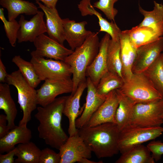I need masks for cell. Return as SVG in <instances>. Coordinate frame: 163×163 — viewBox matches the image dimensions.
Wrapping results in <instances>:
<instances>
[{"label": "cell", "instance_id": "277c9868", "mask_svg": "<svg viewBox=\"0 0 163 163\" xmlns=\"http://www.w3.org/2000/svg\"><path fill=\"white\" fill-rule=\"evenodd\" d=\"M117 90L136 103H150L163 97L143 73H133L131 78Z\"/></svg>", "mask_w": 163, "mask_h": 163}, {"label": "cell", "instance_id": "f35d334b", "mask_svg": "<svg viewBox=\"0 0 163 163\" xmlns=\"http://www.w3.org/2000/svg\"><path fill=\"white\" fill-rule=\"evenodd\" d=\"M7 121L6 115L3 114L0 115V138H2L6 135L10 131L7 125H6Z\"/></svg>", "mask_w": 163, "mask_h": 163}, {"label": "cell", "instance_id": "ee69618b", "mask_svg": "<svg viewBox=\"0 0 163 163\" xmlns=\"http://www.w3.org/2000/svg\"><path fill=\"white\" fill-rule=\"evenodd\" d=\"M161 117L163 119V110L162 113L161 115Z\"/></svg>", "mask_w": 163, "mask_h": 163}, {"label": "cell", "instance_id": "6da1fadb", "mask_svg": "<svg viewBox=\"0 0 163 163\" xmlns=\"http://www.w3.org/2000/svg\"><path fill=\"white\" fill-rule=\"evenodd\" d=\"M68 97L56 98L44 107H37L34 117L38 121L37 130L40 138L46 144L59 150L69 137L62 127L63 110Z\"/></svg>", "mask_w": 163, "mask_h": 163}, {"label": "cell", "instance_id": "e0dca14e", "mask_svg": "<svg viewBox=\"0 0 163 163\" xmlns=\"http://www.w3.org/2000/svg\"><path fill=\"white\" fill-rule=\"evenodd\" d=\"M122 74L124 81L129 79L133 74L132 68L136 57L137 48L131 41L129 30L122 31L119 37Z\"/></svg>", "mask_w": 163, "mask_h": 163}, {"label": "cell", "instance_id": "44dd1931", "mask_svg": "<svg viewBox=\"0 0 163 163\" xmlns=\"http://www.w3.org/2000/svg\"><path fill=\"white\" fill-rule=\"evenodd\" d=\"M81 15H95L98 19L100 27L99 32H104L108 34L111 39L114 41H119V37L122 31L115 22H109L102 16V15L94 8L91 3V0H82L78 5Z\"/></svg>", "mask_w": 163, "mask_h": 163}, {"label": "cell", "instance_id": "b9f144b4", "mask_svg": "<svg viewBox=\"0 0 163 163\" xmlns=\"http://www.w3.org/2000/svg\"><path fill=\"white\" fill-rule=\"evenodd\" d=\"M89 159L87 158H84L82 159L79 163H103L102 161H95L90 160Z\"/></svg>", "mask_w": 163, "mask_h": 163}, {"label": "cell", "instance_id": "603a6c76", "mask_svg": "<svg viewBox=\"0 0 163 163\" xmlns=\"http://www.w3.org/2000/svg\"><path fill=\"white\" fill-rule=\"evenodd\" d=\"M153 9L150 11L143 9L139 6V12L144 17L138 25L152 28L160 37L163 36V5L154 1Z\"/></svg>", "mask_w": 163, "mask_h": 163}, {"label": "cell", "instance_id": "e575fe53", "mask_svg": "<svg viewBox=\"0 0 163 163\" xmlns=\"http://www.w3.org/2000/svg\"><path fill=\"white\" fill-rule=\"evenodd\" d=\"M118 1L98 0L94 2L93 6L102 11L108 19L115 22V18L118 11L114 7V5Z\"/></svg>", "mask_w": 163, "mask_h": 163}, {"label": "cell", "instance_id": "f1b7e54d", "mask_svg": "<svg viewBox=\"0 0 163 163\" xmlns=\"http://www.w3.org/2000/svg\"><path fill=\"white\" fill-rule=\"evenodd\" d=\"M130 39L138 48L158 40L161 37L151 28L138 25L129 30Z\"/></svg>", "mask_w": 163, "mask_h": 163}, {"label": "cell", "instance_id": "8fae6325", "mask_svg": "<svg viewBox=\"0 0 163 163\" xmlns=\"http://www.w3.org/2000/svg\"><path fill=\"white\" fill-rule=\"evenodd\" d=\"M33 43L36 50L30 54L44 58L64 61L73 52L44 34L38 37Z\"/></svg>", "mask_w": 163, "mask_h": 163}, {"label": "cell", "instance_id": "cb8c5ba5", "mask_svg": "<svg viewBox=\"0 0 163 163\" xmlns=\"http://www.w3.org/2000/svg\"><path fill=\"white\" fill-rule=\"evenodd\" d=\"M0 5L7 9L9 21L15 19L21 14L34 15L39 11L34 4L23 0H0Z\"/></svg>", "mask_w": 163, "mask_h": 163}, {"label": "cell", "instance_id": "d590c367", "mask_svg": "<svg viewBox=\"0 0 163 163\" xmlns=\"http://www.w3.org/2000/svg\"><path fill=\"white\" fill-rule=\"evenodd\" d=\"M60 160L59 152L46 148L41 150L39 163H60Z\"/></svg>", "mask_w": 163, "mask_h": 163}, {"label": "cell", "instance_id": "f546056e", "mask_svg": "<svg viewBox=\"0 0 163 163\" xmlns=\"http://www.w3.org/2000/svg\"><path fill=\"white\" fill-rule=\"evenodd\" d=\"M124 82L118 74L108 71L100 79L96 87L97 91L100 95L106 96L111 91L120 88Z\"/></svg>", "mask_w": 163, "mask_h": 163}, {"label": "cell", "instance_id": "5b68a950", "mask_svg": "<svg viewBox=\"0 0 163 163\" xmlns=\"http://www.w3.org/2000/svg\"><path fill=\"white\" fill-rule=\"evenodd\" d=\"M5 82L17 91L18 103L23 113L18 125H27L31 120L32 112L37 108V91L27 82L19 69L8 74Z\"/></svg>", "mask_w": 163, "mask_h": 163}, {"label": "cell", "instance_id": "ac0fdd59", "mask_svg": "<svg viewBox=\"0 0 163 163\" xmlns=\"http://www.w3.org/2000/svg\"><path fill=\"white\" fill-rule=\"evenodd\" d=\"M87 87L86 79L79 84L75 92L68 96L66 100L63 114L69 120V136L78 134V129L76 127L75 122L79 112L80 99Z\"/></svg>", "mask_w": 163, "mask_h": 163}, {"label": "cell", "instance_id": "7a4b0ae2", "mask_svg": "<svg viewBox=\"0 0 163 163\" xmlns=\"http://www.w3.org/2000/svg\"><path fill=\"white\" fill-rule=\"evenodd\" d=\"M120 131L116 123H107L78 129V134L98 158L111 157L119 152Z\"/></svg>", "mask_w": 163, "mask_h": 163}, {"label": "cell", "instance_id": "4dcf8cb0", "mask_svg": "<svg viewBox=\"0 0 163 163\" xmlns=\"http://www.w3.org/2000/svg\"><path fill=\"white\" fill-rule=\"evenodd\" d=\"M12 61L18 68L27 82L32 87L35 88H36L41 81L32 63L25 60L19 55L14 56Z\"/></svg>", "mask_w": 163, "mask_h": 163}, {"label": "cell", "instance_id": "5bb4252c", "mask_svg": "<svg viewBox=\"0 0 163 163\" xmlns=\"http://www.w3.org/2000/svg\"><path fill=\"white\" fill-rule=\"evenodd\" d=\"M119 104L116 90L109 93L103 103L93 114L86 126H93L107 123H116V114Z\"/></svg>", "mask_w": 163, "mask_h": 163}, {"label": "cell", "instance_id": "7bdbcfd3", "mask_svg": "<svg viewBox=\"0 0 163 163\" xmlns=\"http://www.w3.org/2000/svg\"><path fill=\"white\" fill-rule=\"evenodd\" d=\"M159 57L163 67V53L161 54Z\"/></svg>", "mask_w": 163, "mask_h": 163}, {"label": "cell", "instance_id": "52a82bcc", "mask_svg": "<svg viewBox=\"0 0 163 163\" xmlns=\"http://www.w3.org/2000/svg\"><path fill=\"white\" fill-rule=\"evenodd\" d=\"M163 110V97L150 103H136L130 124L142 127L160 126L163 123L161 117Z\"/></svg>", "mask_w": 163, "mask_h": 163}, {"label": "cell", "instance_id": "60d3db41", "mask_svg": "<svg viewBox=\"0 0 163 163\" xmlns=\"http://www.w3.org/2000/svg\"><path fill=\"white\" fill-rule=\"evenodd\" d=\"M41 1L46 7L50 8H56L58 0H38Z\"/></svg>", "mask_w": 163, "mask_h": 163}, {"label": "cell", "instance_id": "83f0119b", "mask_svg": "<svg viewBox=\"0 0 163 163\" xmlns=\"http://www.w3.org/2000/svg\"><path fill=\"white\" fill-rule=\"evenodd\" d=\"M16 148L17 163H39L41 150L31 142L19 144Z\"/></svg>", "mask_w": 163, "mask_h": 163}, {"label": "cell", "instance_id": "d6986e66", "mask_svg": "<svg viewBox=\"0 0 163 163\" xmlns=\"http://www.w3.org/2000/svg\"><path fill=\"white\" fill-rule=\"evenodd\" d=\"M62 22L65 40L73 51L81 45L92 33L86 29V21L77 22L66 18L62 19Z\"/></svg>", "mask_w": 163, "mask_h": 163}, {"label": "cell", "instance_id": "30bf717a", "mask_svg": "<svg viewBox=\"0 0 163 163\" xmlns=\"http://www.w3.org/2000/svg\"><path fill=\"white\" fill-rule=\"evenodd\" d=\"M59 150L60 163H79L84 158L91 157L92 152L78 134L69 136Z\"/></svg>", "mask_w": 163, "mask_h": 163}, {"label": "cell", "instance_id": "9a60e30c", "mask_svg": "<svg viewBox=\"0 0 163 163\" xmlns=\"http://www.w3.org/2000/svg\"><path fill=\"white\" fill-rule=\"evenodd\" d=\"M87 95L84 108L81 116L76 120L75 125L79 129L86 126L93 114L105 100L106 96L98 94L96 86L88 77L86 78Z\"/></svg>", "mask_w": 163, "mask_h": 163}, {"label": "cell", "instance_id": "3957f363", "mask_svg": "<svg viewBox=\"0 0 163 163\" xmlns=\"http://www.w3.org/2000/svg\"><path fill=\"white\" fill-rule=\"evenodd\" d=\"M99 44L98 33L92 32L83 43L64 60L69 65L72 72L73 88L71 94L75 92L81 82L86 80L87 69L97 55Z\"/></svg>", "mask_w": 163, "mask_h": 163}, {"label": "cell", "instance_id": "7402d4cb", "mask_svg": "<svg viewBox=\"0 0 163 163\" xmlns=\"http://www.w3.org/2000/svg\"><path fill=\"white\" fill-rule=\"evenodd\" d=\"M27 125H18L11 129L5 136L0 138V153L8 152L13 149L18 144L25 143L30 141L32 133Z\"/></svg>", "mask_w": 163, "mask_h": 163}, {"label": "cell", "instance_id": "8992f818", "mask_svg": "<svg viewBox=\"0 0 163 163\" xmlns=\"http://www.w3.org/2000/svg\"><path fill=\"white\" fill-rule=\"evenodd\" d=\"M163 133V127H142L129 125L120 132L118 147L123 153L131 148L154 140Z\"/></svg>", "mask_w": 163, "mask_h": 163}, {"label": "cell", "instance_id": "ffe728a7", "mask_svg": "<svg viewBox=\"0 0 163 163\" xmlns=\"http://www.w3.org/2000/svg\"><path fill=\"white\" fill-rule=\"evenodd\" d=\"M36 3L44 13L46 17V33L48 36L61 44L65 40L62 19L56 8H50L41 4L38 0Z\"/></svg>", "mask_w": 163, "mask_h": 163}, {"label": "cell", "instance_id": "1f68e13d", "mask_svg": "<svg viewBox=\"0 0 163 163\" xmlns=\"http://www.w3.org/2000/svg\"><path fill=\"white\" fill-rule=\"evenodd\" d=\"M107 61L108 71L117 73L123 78L120 41L110 40L107 50Z\"/></svg>", "mask_w": 163, "mask_h": 163}, {"label": "cell", "instance_id": "74e56055", "mask_svg": "<svg viewBox=\"0 0 163 163\" xmlns=\"http://www.w3.org/2000/svg\"><path fill=\"white\" fill-rule=\"evenodd\" d=\"M16 148L8 152L5 154H0V163H15L14 156H15Z\"/></svg>", "mask_w": 163, "mask_h": 163}, {"label": "cell", "instance_id": "d6a6232c", "mask_svg": "<svg viewBox=\"0 0 163 163\" xmlns=\"http://www.w3.org/2000/svg\"><path fill=\"white\" fill-rule=\"evenodd\" d=\"M143 73L163 97V67L160 57Z\"/></svg>", "mask_w": 163, "mask_h": 163}, {"label": "cell", "instance_id": "ba28073f", "mask_svg": "<svg viewBox=\"0 0 163 163\" xmlns=\"http://www.w3.org/2000/svg\"><path fill=\"white\" fill-rule=\"evenodd\" d=\"M30 60L41 81L50 79H62L72 75L70 66L62 61L44 57L30 54Z\"/></svg>", "mask_w": 163, "mask_h": 163}, {"label": "cell", "instance_id": "4316f807", "mask_svg": "<svg viewBox=\"0 0 163 163\" xmlns=\"http://www.w3.org/2000/svg\"><path fill=\"white\" fill-rule=\"evenodd\" d=\"M119 97V104L116 114V124L120 132L129 125L136 104L128 97L120 94L117 90Z\"/></svg>", "mask_w": 163, "mask_h": 163}, {"label": "cell", "instance_id": "9c48e42d", "mask_svg": "<svg viewBox=\"0 0 163 163\" xmlns=\"http://www.w3.org/2000/svg\"><path fill=\"white\" fill-rule=\"evenodd\" d=\"M44 81L37 90V104L41 106L50 103L59 95L72 91L73 82L71 77L48 79Z\"/></svg>", "mask_w": 163, "mask_h": 163}, {"label": "cell", "instance_id": "8d00e7d4", "mask_svg": "<svg viewBox=\"0 0 163 163\" xmlns=\"http://www.w3.org/2000/svg\"><path fill=\"white\" fill-rule=\"evenodd\" d=\"M147 146L152 153L155 161H157L161 159L163 155V142L153 140L149 143Z\"/></svg>", "mask_w": 163, "mask_h": 163}, {"label": "cell", "instance_id": "2e32d148", "mask_svg": "<svg viewBox=\"0 0 163 163\" xmlns=\"http://www.w3.org/2000/svg\"><path fill=\"white\" fill-rule=\"evenodd\" d=\"M110 36L106 33L100 41L98 52L91 63L87 68L86 76L97 86L100 79L108 71L107 54Z\"/></svg>", "mask_w": 163, "mask_h": 163}, {"label": "cell", "instance_id": "ab89813d", "mask_svg": "<svg viewBox=\"0 0 163 163\" xmlns=\"http://www.w3.org/2000/svg\"><path fill=\"white\" fill-rule=\"evenodd\" d=\"M6 70V67L0 59V82L4 83L6 82V78L8 75Z\"/></svg>", "mask_w": 163, "mask_h": 163}, {"label": "cell", "instance_id": "d4e9b609", "mask_svg": "<svg viewBox=\"0 0 163 163\" xmlns=\"http://www.w3.org/2000/svg\"><path fill=\"white\" fill-rule=\"evenodd\" d=\"M0 109L3 110L7 117V126L11 130L16 126L14 124L18 111L16 105L11 95L9 85L0 83Z\"/></svg>", "mask_w": 163, "mask_h": 163}, {"label": "cell", "instance_id": "4fadbf2b", "mask_svg": "<svg viewBox=\"0 0 163 163\" xmlns=\"http://www.w3.org/2000/svg\"><path fill=\"white\" fill-rule=\"evenodd\" d=\"M44 13L39 11L30 20L25 19L21 15L18 23L20 27L18 34V43L29 41L33 42L40 35L46 32V29L44 19Z\"/></svg>", "mask_w": 163, "mask_h": 163}, {"label": "cell", "instance_id": "7c38bea8", "mask_svg": "<svg viewBox=\"0 0 163 163\" xmlns=\"http://www.w3.org/2000/svg\"><path fill=\"white\" fill-rule=\"evenodd\" d=\"M162 51L163 36L138 48L132 67L133 73H143L157 60Z\"/></svg>", "mask_w": 163, "mask_h": 163}, {"label": "cell", "instance_id": "836d02e7", "mask_svg": "<svg viewBox=\"0 0 163 163\" xmlns=\"http://www.w3.org/2000/svg\"><path fill=\"white\" fill-rule=\"evenodd\" d=\"M0 18L3 22L6 35L12 47H15L20 27L18 22L16 19L11 21H7L5 16L4 10L2 8H0Z\"/></svg>", "mask_w": 163, "mask_h": 163}, {"label": "cell", "instance_id": "484cf974", "mask_svg": "<svg viewBox=\"0 0 163 163\" xmlns=\"http://www.w3.org/2000/svg\"><path fill=\"white\" fill-rule=\"evenodd\" d=\"M146 146L140 144L121 154L116 163H154L155 161Z\"/></svg>", "mask_w": 163, "mask_h": 163}]
</instances>
